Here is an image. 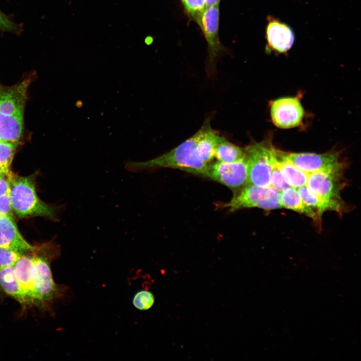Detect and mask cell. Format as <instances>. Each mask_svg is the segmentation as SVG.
<instances>
[{
    "mask_svg": "<svg viewBox=\"0 0 361 361\" xmlns=\"http://www.w3.org/2000/svg\"><path fill=\"white\" fill-rule=\"evenodd\" d=\"M198 137L197 132L167 152L145 161H127L125 167L135 173L163 167L176 168L203 176L209 164L199 156L197 148Z\"/></svg>",
    "mask_w": 361,
    "mask_h": 361,
    "instance_id": "cell-1",
    "label": "cell"
},
{
    "mask_svg": "<svg viewBox=\"0 0 361 361\" xmlns=\"http://www.w3.org/2000/svg\"><path fill=\"white\" fill-rule=\"evenodd\" d=\"M9 195L13 212L18 217L42 216L58 220V209L39 199L32 176H19L11 171Z\"/></svg>",
    "mask_w": 361,
    "mask_h": 361,
    "instance_id": "cell-2",
    "label": "cell"
},
{
    "mask_svg": "<svg viewBox=\"0 0 361 361\" xmlns=\"http://www.w3.org/2000/svg\"><path fill=\"white\" fill-rule=\"evenodd\" d=\"M342 169L317 171L308 174L306 187L328 207L329 211L344 212L345 205L340 197L344 185Z\"/></svg>",
    "mask_w": 361,
    "mask_h": 361,
    "instance_id": "cell-3",
    "label": "cell"
},
{
    "mask_svg": "<svg viewBox=\"0 0 361 361\" xmlns=\"http://www.w3.org/2000/svg\"><path fill=\"white\" fill-rule=\"evenodd\" d=\"M234 192L231 200L223 205L230 212L251 208L265 210L282 208L280 192L271 186L261 187L247 184Z\"/></svg>",
    "mask_w": 361,
    "mask_h": 361,
    "instance_id": "cell-4",
    "label": "cell"
},
{
    "mask_svg": "<svg viewBox=\"0 0 361 361\" xmlns=\"http://www.w3.org/2000/svg\"><path fill=\"white\" fill-rule=\"evenodd\" d=\"M276 149L271 144L265 142L244 148L248 184L261 187L271 186V166Z\"/></svg>",
    "mask_w": 361,
    "mask_h": 361,
    "instance_id": "cell-5",
    "label": "cell"
},
{
    "mask_svg": "<svg viewBox=\"0 0 361 361\" xmlns=\"http://www.w3.org/2000/svg\"><path fill=\"white\" fill-rule=\"evenodd\" d=\"M59 252H54L44 256L33 254L36 267V290L37 302H48L62 297L68 288L57 284L53 278L50 262Z\"/></svg>",
    "mask_w": 361,
    "mask_h": 361,
    "instance_id": "cell-6",
    "label": "cell"
},
{
    "mask_svg": "<svg viewBox=\"0 0 361 361\" xmlns=\"http://www.w3.org/2000/svg\"><path fill=\"white\" fill-rule=\"evenodd\" d=\"M203 176L221 183L235 192L248 184L245 157L232 162L218 161L209 163Z\"/></svg>",
    "mask_w": 361,
    "mask_h": 361,
    "instance_id": "cell-7",
    "label": "cell"
},
{
    "mask_svg": "<svg viewBox=\"0 0 361 361\" xmlns=\"http://www.w3.org/2000/svg\"><path fill=\"white\" fill-rule=\"evenodd\" d=\"M285 158L307 174L317 171L343 169L337 153H286Z\"/></svg>",
    "mask_w": 361,
    "mask_h": 361,
    "instance_id": "cell-8",
    "label": "cell"
},
{
    "mask_svg": "<svg viewBox=\"0 0 361 361\" xmlns=\"http://www.w3.org/2000/svg\"><path fill=\"white\" fill-rule=\"evenodd\" d=\"M270 113L273 123L281 128H290L301 123L304 111L297 97H287L273 101Z\"/></svg>",
    "mask_w": 361,
    "mask_h": 361,
    "instance_id": "cell-9",
    "label": "cell"
},
{
    "mask_svg": "<svg viewBox=\"0 0 361 361\" xmlns=\"http://www.w3.org/2000/svg\"><path fill=\"white\" fill-rule=\"evenodd\" d=\"M265 30L266 50L278 54L287 53L292 47L295 35L292 28L281 20L269 16Z\"/></svg>",
    "mask_w": 361,
    "mask_h": 361,
    "instance_id": "cell-10",
    "label": "cell"
},
{
    "mask_svg": "<svg viewBox=\"0 0 361 361\" xmlns=\"http://www.w3.org/2000/svg\"><path fill=\"white\" fill-rule=\"evenodd\" d=\"M31 81V79L28 77L10 86L0 83V112L9 115L24 116Z\"/></svg>",
    "mask_w": 361,
    "mask_h": 361,
    "instance_id": "cell-11",
    "label": "cell"
},
{
    "mask_svg": "<svg viewBox=\"0 0 361 361\" xmlns=\"http://www.w3.org/2000/svg\"><path fill=\"white\" fill-rule=\"evenodd\" d=\"M219 5H216L205 8L196 20L207 41L212 62L222 50L219 37Z\"/></svg>",
    "mask_w": 361,
    "mask_h": 361,
    "instance_id": "cell-12",
    "label": "cell"
},
{
    "mask_svg": "<svg viewBox=\"0 0 361 361\" xmlns=\"http://www.w3.org/2000/svg\"><path fill=\"white\" fill-rule=\"evenodd\" d=\"M14 267L27 304L37 302L36 290V267L33 254H23Z\"/></svg>",
    "mask_w": 361,
    "mask_h": 361,
    "instance_id": "cell-13",
    "label": "cell"
},
{
    "mask_svg": "<svg viewBox=\"0 0 361 361\" xmlns=\"http://www.w3.org/2000/svg\"><path fill=\"white\" fill-rule=\"evenodd\" d=\"M0 247L22 254L32 253L36 248L29 244L19 232L15 219L0 216Z\"/></svg>",
    "mask_w": 361,
    "mask_h": 361,
    "instance_id": "cell-14",
    "label": "cell"
},
{
    "mask_svg": "<svg viewBox=\"0 0 361 361\" xmlns=\"http://www.w3.org/2000/svg\"><path fill=\"white\" fill-rule=\"evenodd\" d=\"M197 132V148L199 156L204 161L209 164L214 157L217 145L225 138L215 132L209 123H205Z\"/></svg>",
    "mask_w": 361,
    "mask_h": 361,
    "instance_id": "cell-15",
    "label": "cell"
},
{
    "mask_svg": "<svg viewBox=\"0 0 361 361\" xmlns=\"http://www.w3.org/2000/svg\"><path fill=\"white\" fill-rule=\"evenodd\" d=\"M24 116L0 112V141L19 142L23 136Z\"/></svg>",
    "mask_w": 361,
    "mask_h": 361,
    "instance_id": "cell-16",
    "label": "cell"
},
{
    "mask_svg": "<svg viewBox=\"0 0 361 361\" xmlns=\"http://www.w3.org/2000/svg\"><path fill=\"white\" fill-rule=\"evenodd\" d=\"M280 197L282 208L303 214L317 223L320 222L316 213L303 202L296 188L290 187L281 191Z\"/></svg>",
    "mask_w": 361,
    "mask_h": 361,
    "instance_id": "cell-17",
    "label": "cell"
},
{
    "mask_svg": "<svg viewBox=\"0 0 361 361\" xmlns=\"http://www.w3.org/2000/svg\"><path fill=\"white\" fill-rule=\"evenodd\" d=\"M0 288L20 303L27 304L26 298L16 277L14 266L0 268Z\"/></svg>",
    "mask_w": 361,
    "mask_h": 361,
    "instance_id": "cell-18",
    "label": "cell"
},
{
    "mask_svg": "<svg viewBox=\"0 0 361 361\" xmlns=\"http://www.w3.org/2000/svg\"><path fill=\"white\" fill-rule=\"evenodd\" d=\"M284 154L285 152H282L280 160V167L287 183L290 187L296 189L306 186L308 174L286 160Z\"/></svg>",
    "mask_w": 361,
    "mask_h": 361,
    "instance_id": "cell-19",
    "label": "cell"
},
{
    "mask_svg": "<svg viewBox=\"0 0 361 361\" xmlns=\"http://www.w3.org/2000/svg\"><path fill=\"white\" fill-rule=\"evenodd\" d=\"M214 157L219 161L232 162L244 158L245 152L244 148L231 143L225 138L215 148Z\"/></svg>",
    "mask_w": 361,
    "mask_h": 361,
    "instance_id": "cell-20",
    "label": "cell"
},
{
    "mask_svg": "<svg viewBox=\"0 0 361 361\" xmlns=\"http://www.w3.org/2000/svg\"><path fill=\"white\" fill-rule=\"evenodd\" d=\"M304 204L313 210L321 220L323 213L329 211L328 206L318 197L312 193L306 187L302 186L296 189Z\"/></svg>",
    "mask_w": 361,
    "mask_h": 361,
    "instance_id": "cell-21",
    "label": "cell"
},
{
    "mask_svg": "<svg viewBox=\"0 0 361 361\" xmlns=\"http://www.w3.org/2000/svg\"><path fill=\"white\" fill-rule=\"evenodd\" d=\"M20 143L0 141V171L6 173L10 171V166Z\"/></svg>",
    "mask_w": 361,
    "mask_h": 361,
    "instance_id": "cell-22",
    "label": "cell"
},
{
    "mask_svg": "<svg viewBox=\"0 0 361 361\" xmlns=\"http://www.w3.org/2000/svg\"><path fill=\"white\" fill-rule=\"evenodd\" d=\"M282 152V151L276 149L271 172V186L279 192L290 187L285 179L280 167Z\"/></svg>",
    "mask_w": 361,
    "mask_h": 361,
    "instance_id": "cell-23",
    "label": "cell"
},
{
    "mask_svg": "<svg viewBox=\"0 0 361 361\" xmlns=\"http://www.w3.org/2000/svg\"><path fill=\"white\" fill-rule=\"evenodd\" d=\"M153 294L147 290H141L134 296L132 302L134 306L140 310H146L152 307L154 303Z\"/></svg>",
    "mask_w": 361,
    "mask_h": 361,
    "instance_id": "cell-24",
    "label": "cell"
},
{
    "mask_svg": "<svg viewBox=\"0 0 361 361\" xmlns=\"http://www.w3.org/2000/svg\"><path fill=\"white\" fill-rule=\"evenodd\" d=\"M23 255L15 250L0 247V268L14 266Z\"/></svg>",
    "mask_w": 361,
    "mask_h": 361,
    "instance_id": "cell-25",
    "label": "cell"
},
{
    "mask_svg": "<svg viewBox=\"0 0 361 361\" xmlns=\"http://www.w3.org/2000/svg\"><path fill=\"white\" fill-rule=\"evenodd\" d=\"M181 2L186 11L196 20L205 8L206 0H181Z\"/></svg>",
    "mask_w": 361,
    "mask_h": 361,
    "instance_id": "cell-26",
    "label": "cell"
},
{
    "mask_svg": "<svg viewBox=\"0 0 361 361\" xmlns=\"http://www.w3.org/2000/svg\"><path fill=\"white\" fill-rule=\"evenodd\" d=\"M9 193L0 197V216L14 219Z\"/></svg>",
    "mask_w": 361,
    "mask_h": 361,
    "instance_id": "cell-27",
    "label": "cell"
},
{
    "mask_svg": "<svg viewBox=\"0 0 361 361\" xmlns=\"http://www.w3.org/2000/svg\"><path fill=\"white\" fill-rule=\"evenodd\" d=\"M17 30L16 25L0 11V30L15 32Z\"/></svg>",
    "mask_w": 361,
    "mask_h": 361,
    "instance_id": "cell-28",
    "label": "cell"
},
{
    "mask_svg": "<svg viewBox=\"0 0 361 361\" xmlns=\"http://www.w3.org/2000/svg\"><path fill=\"white\" fill-rule=\"evenodd\" d=\"M10 173L11 171L8 173L0 178V197L9 193L10 187Z\"/></svg>",
    "mask_w": 361,
    "mask_h": 361,
    "instance_id": "cell-29",
    "label": "cell"
},
{
    "mask_svg": "<svg viewBox=\"0 0 361 361\" xmlns=\"http://www.w3.org/2000/svg\"><path fill=\"white\" fill-rule=\"evenodd\" d=\"M220 0H206L205 8L219 5Z\"/></svg>",
    "mask_w": 361,
    "mask_h": 361,
    "instance_id": "cell-30",
    "label": "cell"
},
{
    "mask_svg": "<svg viewBox=\"0 0 361 361\" xmlns=\"http://www.w3.org/2000/svg\"><path fill=\"white\" fill-rule=\"evenodd\" d=\"M6 174H7V173H4V172H2V171H0V178H1V177L3 176L4 175H5Z\"/></svg>",
    "mask_w": 361,
    "mask_h": 361,
    "instance_id": "cell-31",
    "label": "cell"
}]
</instances>
